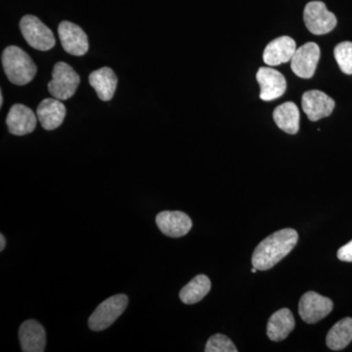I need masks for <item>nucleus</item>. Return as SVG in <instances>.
<instances>
[{
	"label": "nucleus",
	"instance_id": "nucleus-1",
	"mask_svg": "<svg viewBox=\"0 0 352 352\" xmlns=\"http://www.w3.org/2000/svg\"><path fill=\"white\" fill-rule=\"evenodd\" d=\"M298 234L291 228L282 229L271 234L259 243L252 254V263L258 270H268L276 265L293 251Z\"/></svg>",
	"mask_w": 352,
	"mask_h": 352
},
{
	"label": "nucleus",
	"instance_id": "nucleus-2",
	"mask_svg": "<svg viewBox=\"0 0 352 352\" xmlns=\"http://www.w3.org/2000/svg\"><path fill=\"white\" fill-rule=\"evenodd\" d=\"M2 66L9 82L16 85H25L34 80L38 68L30 55L22 48L11 45L2 52Z\"/></svg>",
	"mask_w": 352,
	"mask_h": 352
},
{
	"label": "nucleus",
	"instance_id": "nucleus-3",
	"mask_svg": "<svg viewBox=\"0 0 352 352\" xmlns=\"http://www.w3.org/2000/svg\"><path fill=\"white\" fill-rule=\"evenodd\" d=\"M129 305V298L126 295H116L97 307L94 314L88 319V327L94 332L106 330L115 323L116 320L124 314Z\"/></svg>",
	"mask_w": 352,
	"mask_h": 352
},
{
	"label": "nucleus",
	"instance_id": "nucleus-4",
	"mask_svg": "<svg viewBox=\"0 0 352 352\" xmlns=\"http://www.w3.org/2000/svg\"><path fill=\"white\" fill-rule=\"evenodd\" d=\"M80 78L78 73L65 62H58L52 71V80L48 83L51 96L59 100H68L76 94Z\"/></svg>",
	"mask_w": 352,
	"mask_h": 352
},
{
	"label": "nucleus",
	"instance_id": "nucleus-5",
	"mask_svg": "<svg viewBox=\"0 0 352 352\" xmlns=\"http://www.w3.org/2000/svg\"><path fill=\"white\" fill-rule=\"evenodd\" d=\"M20 30L25 41L34 50L48 51L56 43L52 31L36 16H24L20 22Z\"/></svg>",
	"mask_w": 352,
	"mask_h": 352
},
{
	"label": "nucleus",
	"instance_id": "nucleus-6",
	"mask_svg": "<svg viewBox=\"0 0 352 352\" xmlns=\"http://www.w3.org/2000/svg\"><path fill=\"white\" fill-rule=\"evenodd\" d=\"M303 20L308 31L316 36L329 34L337 25L335 14L330 12L322 1H311L307 4Z\"/></svg>",
	"mask_w": 352,
	"mask_h": 352
},
{
	"label": "nucleus",
	"instance_id": "nucleus-7",
	"mask_svg": "<svg viewBox=\"0 0 352 352\" xmlns=\"http://www.w3.org/2000/svg\"><path fill=\"white\" fill-rule=\"evenodd\" d=\"M333 307L330 298L315 292H307L300 298L298 314L305 323L315 324L328 316Z\"/></svg>",
	"mask_w": 352,
	"mask_h": 352
},
{
	"label": "nucleus",
	"instance_id": "nucleus-8",
	"mask_svg": "<svg viewBox=\"0 0 352 352\" xmlns=\"http://www.w3.org/2000/svg\"><path fill=\"white\" fill-rule=\"evenodd\" d=\"M58 34L64 50L74 56L87 54L89 43L85 31L80 25L63 21L58 27Z\"/></svg>",
	"mask_w": 352,
	"mask_h": 352
},
{
	"label": "nucleus",
	"instance_id": "nucleus-9",
	"mask_svg": "<svg viewBox=\"0 0 352 352\" xmlns=\"http://www.w3.org/2000/svg\"><path fill=\"white\" fill-rule=\"evenodd\" d=\"M320 59V48L314 43H307L296 50L291 60L292 71L298 78H311Z\"/></svg>",
	"mask_w": 352,
	"mask_h": 352
},
{
	"label": "nucleus",
	"instance_id": "nucleus-10",
	"mask_svg": "<svg viewBox=\"0 0 352 352\" xmlns=\"http://www.w3.org/2000/svg\"><path fill=\"white\" fill-rule=\"evenodd\" d=\"M303 112L311 122L329 117L335 109L336 103L329 95L319 90H310L302 95Z\"/></svg>",
	"mask_w": 352,
	"mask_h": 352
},
{
	"label": "nucleus",
	"instance_id": "nucleus-11",
	"mask_svg": "<svg viewBox=\"0 0 352 352\" xmlns=\"http://www.w3.org/2000/svg\"><path fill=\"white\" fill-rule=\"evenodd\" d=\"M256 80L261 87V100H275L286 92V78L276 69L263 67L256 74Z\"/></svg>",
	"mask_w": 352,
	"mask_h": 352
},
{
	"label": "nucleus",
	"instance_id": "nucleus-12",
	"mask_svg": "<svg viewBox=\"0 0 352 352\" xmlns=\"http://www.w3.org/2000/svg\"><path fill=\"white\" fill-rule=\"evenodd\" d=\"M38 120L32 109L23 104H15L7 115L6 124L11 134L23 136L36 129Z\"/></svg>",
	"mask_w": 352,
	"mask_h": 352
},
{
	"label": "nucleus",
	"instance_id": "nucleus-13",
	"mask_svg": "<svg viewBox=\"0 0 352 352\" xmlns=\"http://www.w3.org/2000/svg\"><path fill=\"white\" fill-rule=\"evenodd\" d=\"M156 223L164 235L171 238H180L188 234L193 223L188 215L182 212H160L156 217Z\"/></svg>",
	"mask_w": 352,
	"mask_h": 352
},
{
	"label": "nucleus",
	"instance_id": "nucleus-14",
	"mask_svg": "<svg viewBox=\"0 0 352 352\" xmlns=\"http://www.w3.org/2000/svg\"><path fill=\"white\" fill-rule=\"evenodd\" d=\"M67 109L61 100L56 98H46L41 102L36 116L41 126L46 131H54L63 124Z\"/></svg>",
	"mask_w": 352,
	"mask_h": 352
},
{
	"label": "nucleus",
	"instance_id": "nucleus-15",
	"mask_svg": "<svg viewBox=\"0 0 352 352\" xmlns=\"http://www.w3.org/2000/svg\"><path fill=\"white\" fill-rule=\"evenodd\" d=\"M296 50V41L289 36H281L271 41L263 52V61L270 66H279L291 61Z\"/></svg>",
	"mask_w": 352,
	"mask_h": 352
},
{
	"label": "nucleus",
	"instance_id": "nucleus-16",
	"mask_svg": "<svg viewBox=\"0 0 352 352\" xmlns=\"http://www.w3.org/2000/svg\"><path fill=\"white\" fill-rule=\"evenodd\" d=\"M21 347L24 352H43L46 346V333L41 323L28 320L19 329Z\"/></svg>",
	"mask_w": 352,
	"mask_h": 352
},
{
	"label": "nucleus",
	"instance_id": "nucleus-17",
	"mask_svg": "<svg viewBox=\"0 0 352 352\" xmlns=\"http://www.w3.org/2000/svg\"><path fill=\"white\" fill-rule=\"evenodd\" d=\"M295 317L288 308H282L271 315L267 323V336L273 342H282L295 329Z\"/></svg>",
	"mask_w": 352,
	"mask_h": 352
},
{
	"label": "nucleus",
	"instance_id": "nucleus-18",
	"mask_svg": "<svg viewBox=\"0 0 352 352\" xmlns=\"http://www.w3.org/2000/svg\"><path fill=\"white\" fill-rule=\"evenodd\" d=\"M90 85L94 88L99 99L110 101L117 89L118 78L112 69L109 67L96 69L89 75Z\"/></svg>",
	"mask_w": 352,
	"mask_h": 352
},
{
	"label": "nucleus",
	"instance_id": "nucleus-19",
	"mask_svg": "<svg viewBox=\"0 0 352 352\" xmlns=\"http://www.w3.org/2000/svg\"><path fill=\"white\" fill-rule=\"evenodd\" d=\"M275 124L289 134L298 133L300 129V111L293 102H286L278 106L273 113Z\"/></svg>",
	"mask_w": 352,
	"mask_h": 352
},
{
	"label": "nucleus",
	"instance_id": "nucleus-20",
	"mask_svg": "<svg viewBox=\"0 0 352 352\" xmlns=\"http://www.w3.org/2000/svg\"><path fill=\"white\" fill-rule=\"evenodd\" d=\"M352 340V318L346 317L336 323L329 331L326 344L332 351H339L346 349Z\"/></svg>",
	"mask_w": 352,
	"mask_h": 352
},
{
	"label": "nucleus",
	"instance_id": "nucleus-21",
	"mask_svg": "<svg viewBox=\"0 0 352 352\" xmlns=\"http://www.w3.org/2000/svg\"><path fill=\"white\" fill-rule=\"evenodd\" d=\"M212 283L206 275H198L188 284L183 287L179 293V298L185 305H194L201 302L210 293Z\"/></svg>",
	"mask_w": 352,
	"mask_h": 352
},
{
	"label": "nucleus",
	"instance_id": "nucleus-22",
	"mask_svg": "<svg viewBox=\"0 0 352 352\" xmlns=\"http://www.w3.org/2000/svg\"><path fill=\"white\" fill-rule=\"evenodd\" d=\"M333 55L340 71L346 75H352V43L344 41L338 44L333 50Z\"/></svg>",
	"mask_w": 352,
	"mask_h": 352
},
{
	"label": "nucleus",
	"instance_id": "nucleus-23",
	"mask_svg": "<svg viewBox=\"0 0 352 352\" xmlns=\"http://www.w3.org/2000/svg\"><path fill=\"white\" fill-rule=\"evenodd\" d=\"M206 352H237V347L232 340L222 333H215L208 339L206 344Z\"/></svg>",
	"mask_w": 352,
	"mask_h": 352
},
{
	"label": "nucleus",
	"instance_id": "nucleus-24",
	"mask_svg": "<svg viewBox=\"0 0 352 352\" xmlns=\"http://www.w3.org/2000/svg\"><path fill=\"white\" fill-rule=\"evenodd\" d=\"M338 258L346 263H352V240L338 251Z\"/></svg>",
	"mask_w": 352,
	"mask_h": 352
},
{
	"label": "nucleus",
	"instance_id": "nucleus-25",
	"mask_svg": "<svg viewBox=\"0 0 352 352\" xmlns=\"http://www.w3.org/2000/svg\"><path fill=\"white\" fill-rule=\"evenodd\" d=\"M6 237H4L3 234H1L0 235V251H3L4 248H6Z\"/></svg>",
	"mask_w": 352,
	"mask_h": 352
},
{
	"label": "nucleus",
	"instance_id": "nucleus-26",
	"mask_svg": "<svg viewBox=\"0 0 352 352\" xmlns=\"http://www.w3.org/2000/svg\"><path fill=\"white\" fill-rule=\"evenodd\" d=\"M2 105H3V94L0 92V107H2Z\"/></svg>",
	"mask_w": 352,
	"mask_h": 352
},
{
	"label": "nucleus",
	"instance_id": "nucleus-27",
	"mask_svg": "<svg viewBox=\"0 0 352 352\" xmlns=\"http://www.w3.org/2000/svg\"><path fill=\"white\" fill-rule=\"evenodd\" d=\"M256 270H256V267H254V268H252V273H256Z\"/></svg>",
	"mask_w": 352,
	"mask_h": 352
}]
</instances>
